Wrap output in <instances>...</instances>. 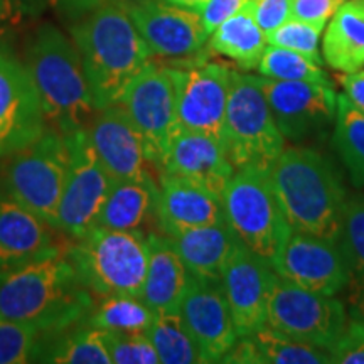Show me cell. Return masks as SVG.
<instances>
[{
  "label": "cell",
  "instance_id": "ac0fdd59",
  "mask_svg": "<svg viewBox=\"0 0 364 364\" xmlns=\"http://www.w3.org/2000/svg\"><path fill=\"white\" fill-rule=\"evenodd\" d=\"M179 311L198 348L201 363H223L238 334L220 282L193 277Z\"/></svg>",
  "mask_w": 364,
  "mask_h": 364
},
{
  "label": "cell",
  "instance_id": "836d02e7",
  "mask_svg": "<svg viewBox=\"0 0 364 364\" xmlns=\"http://www.w3.org/2000/svg\"><path fill=\"white\" fill-rule=\"evenodd\" d=\"M339 247L349 270L346 289H353L356 299L364 300V201L361 199L348 201Z\"/></svg>",
  "mask_w": 364,
  "mask_h": 364
},
{
  "label": "cell",
  "instance_id": "8d00e7d4",
  "mask_svg": "<svg viewBox=\"0 0 364 364\" xmlns=\"http://www.w3.org/2000/svg\"><path fill=\"white\" fill-rule=\"evenodd\" d=\"M112 364H159L156 349L145 332H107Z\"/></svg>",
  "mask_w": 364,
  "mask_h": 364
},
{
  "label": "cell",
  "instance_id": "9c48e42d",
  "mask_svg": "<svg viewBox=\"0 0 364 364\" xmlns=\"http://www.w3.org/2000/svg\"><path fill=\"white\" fill-rule=\"evenodd\" d=\"M348 322L344 304L336 295L314 292L273 273L267 309L270 329L331 351Z\"/></svg>",
  "mask_w": 364,
  "mask_h": 364
},
{
  "label": "cell",
  "instance_id": "83f0119b",
  "mask_svg": "<svg viewBox=\"0 0 364 364\" xmlns=\"http://www.w3.org/2000/svg\"><path fill=\"white\" fill-rule=\"evenodd\" d=\"M209 49L235 61L243 71L257 70L268 46L267 34L255 19L250 2L209 36Z\"/></svg>",
  "mask_w": 364,
  "mask_h": 364
},
{
  "label": "cell",
  "instance_id": "7402d4cb",
  "mask_svg": "<svg viewBox=\"0 0 364 364\" xmlns=\"http://www.w3.org/2000/svg\"><path fill=\"white\" fill-rule=\"evenodd\" d=\"M48 221L0 189V272L34 260L54 245Z\"/></svg>",
  "mask_w": 364,
  "mask_h": 364
},
{
  "label": "cell",
  "instance_id": "f546056e",
  "mask_svg": "<svg viewBox=\"0 0 364 364\" xmlns=\"http://www.w3.org/2000/svg\"><path fill=\"white\" fill-rule=\"evenodd\" d=\"M341 161L349 172L354 188L364 186V113L354 107L346 93H338L334 136Z\"/></svg>",
  "mask_w": 364,
  "mask_h": 364
},
{
  "label": "cell",
  "instance_id": "d6a6232c",
  "mask_svg": "<svg viewBox=\"0 0 364 364\" xmlns=\"http://www.w3.org/2000/svg\"><path fill=\"white\" fill-rule=\"evenodd\" d=\"M260 76L282 81H311V83L331 85L326 71L314 59L292 49L268 44L258 63Z\"/></svg>",
  "mask_w": 364,
  "mask_h": 364
},
{
  "label": "cell",
  "instance_id": "8fae6325",
  "mask_svg": "<svg viewBox=\"0 0 364 364\" xmlns=\"http://www.w3.org/2000/svg\"><path fill=\"white\" fill-rule=\"evenodd\" d=\"M70 169L58 209V230L80 240L97 226L113 179L105 171L90 142L88 130L68 135Z\"/></svg>",
  "mask_w": 364,
  "mask_h": 364
},
{
  "label": "cell",
  "instance_id": "4316f807",
  "mask_svg": "<svg viewBox=\"0 0 364 364\" xmlns=\"http://www.w3.org/2000/svg\"><path fill=\"white\" fill-rule=\"evenodd\" d=\"M159 186L150 176L139 179H117L112 182L97 226L112 230H140L156 213Z\"/></svg>",
  "mask_w": 364,
  "mask_h": 364
},
{
  "label": "cell",
  "instance_id": "277c9868",
  "mask_svg": "<svg viewBox=\"0 0 364 364\" xmlns=\"http://www.w3.org/2000/svg\"><path fill=\"white\" fill-rule=\"evenodd\" d=\"M26 66L38 90L48 129L65 136L88 130L98 108L73 39L51 24L41 26L29 46Z\"/></svg>",
  "mask_w": 364,
  "mask_h": 364
},
{
  "label": "cell",
  "instance_id": "74e56055",
  "mask_svg": "<svg viewBox=\"0 0 364 364\" xmlns=\"http://www.w3.org/2000/svg\"><path fill=\"white\" fill-rule=\"evenodd\" d=\"M329 353L334 364H364V321L348 322Z\"/></svg>",
  "mask_w": 364,
  "mask_h": 364
},
{
  "label": "cell",
  "instance_id": "484cf974",
  "mask_svg": "<svg viewBox=\"0 0 364 364\" xmlns=\"http://www.w3.org/2000/svg\"><path fill=\"white\" fill-rule=\"evenodd\" d=\"M322 58L332 70L354 73L364 68V0H346L326 24Z\"/></svg>",
  "mask_w": 364,
  "mask_h": 364
},
{
  "label": "cell",
  "instance_id": "9a60e30c",
  "mask_svg": "<svg viewBox=\"0 0 364 364\" xmlns=\"http://www.w3.org/2000/svg\"><path fill=\"white\" fill-rule=\"evenodd\" d=\"M272 268L277 275L304 289L327 295L343 292L349 282L339 243L297 230L290 231Z\"/></svg>",
  "mask_w": 364,
  "mask_h": 364
},
{
  "label": "cell",
  "instance_id": "ffe728a7",
  "mask_svg": "<svg viewBox=\"0 0 364 364\" xmlns=\"http://www.w3.org/2000/svg\"><path fill=\"white\" fill-rule=\"evenodd\" d=\"M162 176H177L223 198L235 167L221 140L198 132L179 130L162 161Z\"/></svg>",
  "mask_w": 364,
  "mask_h": 364
},
{
  "label": "cell",
  "instance_id": "ee69618b",
  "mask_svg": "<svg viewBox=\"0 0 364 364\" xmlns=\"http://www.w3.org/2000/svg\"><path fill=\"white\" fill-rule=\"evenodd\" d=\"M164 2L172 4V6H177V7L191 9V11L199 12L204 6H206L208 0H164Z\"/></svg>",
  "mask_w": 364,
  "mask_h": 364
},
{
  "label": "cell",
  "instance_id": "e575fe53",
  "mask_svg": "<svg viewBox=\"0 0 364 364\" xmlns=\"http://www.w3.org/2000/svg\"><path fill=\"white\" fill-rule=\"evenodd\" d=\"M326 26L312 24V22L299 21L290 17L284 24L273 29L267 34L268 44L280 46V48L292 49L304 56L314 59V61L322 65L321 53H318V44H321L322 34H324Z\"/></svg>",
  "mask_w": 364,
  "mask_h": 364
},
{
  "label": "cell",
  "instance_id": "7a4b0ae2",
  "mask_svg": "<svg viewBox=\"0 0 364 364\" xmlns=\"http://www.w3.org/2000/svg\"><path fill=\"white\" fill-rule=\"evenodd\" d=\"M71 39L83 61L98 110L120 102L125 86L152 63L124 2H107L73 26Z\"/></svg>",
  "mask_w": 364,
  "mask_h": 364
},
{
  "label": "cell",
  "instance_id": "e0dca14e",
  "mask_svg": "<svg viewBox=\"0 0 364 364\" xmlns=\"http://www.w3.org/2000/svg\"><path fill=\"white\" fill-rule=\"evenodd\" d=\"M270 262L240 243L228 260L220 285L238 338L267 326L268 295L273 280Z\"/></svg>",
  "mask_w": 364,
  "mask_h": 364
},
{
  "label": "cell",
  "instance_id": "ab89813d",
  "mask_svg": "<svg viewBox=\"0 0 364 364\" xmlns=\"http://www.w3.org/2000/svg\"><path fill=\"white\" fill-rule=\"evenodd\" d=\"M250 6L263 33L270 34L273 29L290 19L292 0H250Z\"/></svg>",
  "mask_w": 364,
  "mask_h": 364
},
{
  "label": "cell",
  "instance_id": "6da1fadb",
  "mask_svg": "<svg viewBox=\"0 0 364 364\" xmlns=\"http://www.w3.org/2000/svg\"><path fill=\"white\" fill-rule=\"evenodd\" d=\"M93 307L88 287L58 247L0 272V314L39 332L71 329L88 318Z\"/></svg>",
  "mask_w": 364,
  "mask_h": 364
},
{
  "label": "cell",
  "instance_id": "603a6c76",
  "mask_svg": "<svg viewBox=\"0 0 364 364\" xmlns=\"http://www.w3.org/2000/svg\"><path fill=\"white\" fill-rule=\"evenodd\" d=\"M191 277L220 282L228 260L241 243L230 223L194 228L169 236Z\"/></svg>",
  "mask_w": 364,
  "mask_h": 364
},
{
  "label": "cell",
  "instance_id": "3957f363",
  "mask_svg": "<svg viewBox=\"0 0 364 364\" xmlns=\"http://www.w3.org/2000/svg\"><path fill=\"white\" fill-rule=\"evenodd\" d=\"M277 199L292 230L339 243L348 193L334 166L311 147H285L270 169Z\"/></svg>",
  "mask_w": 364,
  "mask_h": 364
},
{
  "label": "cell",
  "instance_id": "8992f818",
  "mask_svg": "<svg viewBox=\"0 0 364 364\" xmlns=\"http://www.w3.org/2000/svg\"><path fill=\"white\" fill-rule=\"evenodd\" d=\"M285 142L263 93L262 76L233 71L221 144L235 171L270 172Z\"/></svg>",
  "mask_w": 364,
  "mask_h": 364
},
{
  "label": "cell",
  "instance_id": "4dcf8cb0",
  "mask_svg": "<svg viewBox=\"0 0 364 364\" xmlns=\"http://www.w3.org/2000/svg\"><path fill=\"white\" fill-rule=\"evenodd\" d=\"M145 334L149 336L162 364L201 363V356L184 324L179 309L156 312L152 324Z\"/></svg>",
  "mask_w": 364,
  "mask_h": 364
},
{
  "label": "cell",
  "instance_id": "d590c367",
  "mask_svg": "<svg viewBox=\"0 0 364 364\" xmlns=\"http://www.w3.org/2000/svg\"><path fill=\"white\" fill-rule=\"evenodd\" d=\"M41 332L0 314V364L31 363Z\"/></svg>",
  "mask_w": 364,
  "mask_h": 364
},
{
  "label": "cell",
  "instance_id": "4fadbf2b",
  "mask_svg": "<svg viewBox=\"0 0 364 364\" xmlns=\"http://www.w3.org/2000/svg\"><path fill=\"white\" fill-rule=\"evenodd\" d=\"M263 93L275 124L290 142H304L336 120L338 93L332 85L282 81L262 76Z\"/></svg>",
  "mask_w": 364,
  "mask_h": 364
},
{
  "label": "cell",
  "instance_id": "f35d334b",
  "mask_svg": "<svg viewBox=\"0 0 364 364\" xmlns=\"http://www.w3.org/2000/svg\"><path fill=\"white\" fill-rule=\"evenodd\" d=\"M346 0H292L290 17L326 26Z\"/></svg>",
  "mask_w": 364,
  "mask_h": 364
},
{
  "label": "cell",
  "instance_id": "f1b7e54d",
  "mask_svg": "<svg viewBox=\"0 0 364 364\" xmlns=\"http://www.w3.org/2000/svg\"><path fill=\"white\" fill-rule=\"evenodd\" d=\"M34 358L36 361L56 364H112L107 331L93 326L61 334L41 351L38 349Z\"/></svg>",
  "mask_w": 364,
  "mask_h": 364
},
{
  "label": "cell",
  "instance_id": "60d3db41",
  "mask_svg": "<svg viewBox=\"0 0 364 364\" xmlns=\"http://www.w3.org/2000/svg\"><path fill=\"white\" fill-rule=\"evenodd\" d=\"M248 2L250 0H208L206 6L199 11L206 33L211 36L218 26L230 19L231 16H235Z\"/></svg>",
  "mask_w": 364,
  "mask_h": 364
},
{
  "label": "cell",
  "instance_id": "5bb4252c",
  "mask_svg": "<svg viewBox=\"0 0 364 364\" xmlns=\"http://www.w3.org/2000/svg\"><path fill=\"white\" fill-rule=\"evenodd\" d=\"M46 130L48 122L29 70L0 51V157H12Z\"/></svg>",
  "mask_w": 364,
  "mask_h": 364
},
{
  "label": "cell",
  "instance_id": "44dd1931",
  "mask_svg": "<svg viewBox=\"0 0 364 364\" xmlns=\"http://www.w3.org/2000/svg\"><path fill=\"white\" fill-rule=\"evenodd\" d=\"M156 216L166 236L226 221L221 198L177 176H162Z\"/></svg>",
  "mask_w": 364,
  "mask_h": 364
},
{
  "label": "cell",
  "instance_id": "7bdbcfd3",
  "mask_svg": "<svg viewBox=\"0 0 364 364\" xmlns=\"http://www.w3.org/2000/svg\"><path fill=\"white\" fill-rule=\"evenodd\" d=\"M339 83L343 86L346 97L351 100L359 112L364 113V71L344 73L339 76Z\"/></svg>",
  "mask_w": 364,
  "mask_h": 364
},
{
  "label": "cell",
  "instance_id": "30bf717a",
  "mask_svg": "<svg viewBox=\"0 0 364 364\" xmlns=\"http://www.w3.org/2000/svg\"><path fill=\"white\" fill-rule=\"evenodd\" d=\"M122 108L142 135L149 162L162 166L177 132V95L171 68L149 63L122 93Z\"/></svg>",
  "mask_w": 364,
  "mask_h": 364
},
{
  "label": "cell",
  "instance_id": "5b68a950",
  "mask_svg": "<svg viewBox=\"0 0 364 364\" xmlns=\"http://www.w3.org/2000/svg\"><path fill=\"white\" fill-rule=\"evenodd\" d=\"M80 280L90 292L142 295L149 265V236L95 226L66 252Z\"/></svg>",
  "mask_w": 364,
  "mask_h": 364
},
{
  "label": "cell",
  "instance_id": "d6986e66",
  "mask_svg": "<svg viewBox=\"0 0 364 364\" xmlns=\"http://www.w3.org/2000/svg\"><path fill=\"white\" fill-rule=\"evenodd\" d=\"M88 136L113 181L149 176L145 171L149 159L144 139L120 105L98 110L88 129Z\"/></svg>",
  "mask_w": 364,
  "mask_h": 364
},
{
  "label": "cell",
  "instance_id": "b9f144b4",
  "mask_svg": "<svg viewBox=\"0 0 364 364\" xmlns=\"http://www.w3.org/2000/svg\"><path fill=\"white\" fill-rule=\"evenodd\" d=\"M24 21V6L19 0H0V43L16 33Z\"/></svg>",
  "mask_w": 364,
  "mask_h": 364
},
{
  "label": "cell",
  "instance_id": "ba28073f",
  "mask_svg": "<svg viewBox=\"0 0 364 364\" xmlns=\"http://www.w3.org/2000/svg\"><path fill=\"white\" fill-rule=\"evenodd\" d=\"M70 157L68 136L48 129L34 144L14 154L6 171L7 193L53 228H56Z\"/></svg>",
  "mask_w": 364,
  "mask_h": 364
},
{
  "label": "cell",
  "instance_id": "cb8c5ba5",
  "mask_svg": "<svg viewBox=\"0 0 364 364\" xmlns=\"http://www.w3.org/2000/svg\"><path fill=\"white\" fill-rule=\"evenodd\" d=\"M193 277L166 235H149V265L142 297L156 312L177 311Z\"/></svg>",
  "mask_w": 364,
  "mask_h": 364
},
{
  "label": "cell",
  "instance_id": "d4e9b609",
  "mask_svg": "<svg viewBox=\"0 0 364 364\" xmlns=\"http://www.w3.org/2000/svg\"><path fill=\"white\" fill-rule=\"evenodd\" d=\"M223 363L230 364H329L327 349L300 343L265 326L236 339Z\"/></svg>",
  "mask_w": 364,
  "mask_h": 364
},
{
  "label": "cell",
  "instance_id": "1f68e13d",
  "mask_svg": "<svg viewBox=\"0 0 364 364\" xmlns=\"http://www.w3.org/2000/svg\"><path fill=\"white\" fill-rule=\"evenodd\" d=\"M156 311L139 295H107L93 307L90 326L107 332H147Z\"/></svg>",
  "mask_w": 364,
  "mask_h": 364
},
{
  "label": "cell",
  "instance_id": "2e32d148",
  "mask_svg": "<svg viewBox=\"0 0 364 364\" xmlns=\"http://www.w3.org/2000/svg\"><path fill=\"white\" fill-rule=\"evenodd\" d=\"M124 6L154 56L189 58L208 43L199 12L164 0H127Z\"/></svg>",
  "mask_w": 364,
  "mask_h": 364
},
{
  "label": "cell",
  "instance_id": "52a82bcc",
  "mask_svg": "<svg viewBox=\"0 0 364 364\" xmlns=\"http://www.w3.org/2000/svg\"><path fill=\"white\" fill-rule=\"evenodd\" d=\"M221 201L226 221L241 243L272 265L292 226L277 199L270 172L255 167L235 171Z\"/></svg>",
  "mask_w": 364,
  "mask_h": 364
},
{
  "label": "cell",
  "instance_id": "7c38bea8",
  "mask_svg": "<svg viewBox=\"0 0 364 364\" xmlns=\"http://www.w3.org/2000/svg\"><path fill=\"white\" fill-rule=\"evenodd\" d=\"M177 95L181 130L198 132L221 140L233 71L223 63L171 68Z\"/></svg>",
  "mask_w": 364,
  "mask_h": 364
}]
</instances>
